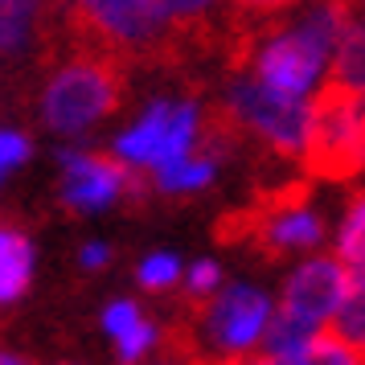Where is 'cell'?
Here are the masks:
<instances>
[{"instance_id": "9c48e42d", "label": "cell", "mask_w": 365, "mask_h": 365, "mask_svg": "<svg viewBox=\"0 0 365 365\" xmlns=\"http://www.w3.org/2000/svg\"><path fill=\"white\" fill-rule=\"evenodd\" d=\"M132 165L123 156L107 152H66L62 156V205L70 214L103 210L111 201H123Z\"/></svg>"}, {"instance_id": "7a4b0ae2", "label": "cell", "mask_w": 365, "mask_h": 365, "mask_svg": "<svg viewBox=\"0 0 365 365\" xmlns=\"http://www.w3.org/2000/svg\"><path fill=\"white\" fill-rule=\"evenodd\" d=\"M214 238L222 247L255 250L267 263L316 250L324 242V217L312 210V181H287L263 189L250 205H238L217 217Z\"/></svg>"}, {"instance_id": "d6986e66", "label": "cell", "mask_w": 365, "mask_h": 365, "mask_svg": "<svg viewBox=\"0 0 365 365\" xmlns=\"http://www.w3.org/2000/svg\"><path fill=\"white\" fill-rule=\"evenodd\" d=\"M152 341H156V329H152L148 320L140 316L132 329H123V332L115 336V349H119V357H123V361H135V357H140V353L152 345Z\"/></svg>"}, {"instance_id": "30bf717a", "label": "cell", "mask_w": 365, "mask_h": 365, "mask_svg": "<svg viewBox=\"0 0 365 365\" xmlns=\"http://www.w3.org/2000/svg\"><path fill=\"white\" fill-rule=\"evenodd\" d=\"M29 275H34V247L29 234L17 222L0 217V304L17 299L29 292Z\"/></svg>"}, {"instance_id": "ac0fdd59", "label": "cell", "mask_w": 365, "mask_h": 365, "mask_svg": "<svg viewBox=\"0 0 365 365\" xmlns=\"http://www.w3.org/2000/svg\"><path fill=\"white\" fill-rule=\"evenodd\" d=\"M217 283H222V271H217V263L201 259V263H193V267H189V275H185V299L214 296Z\"/></svg>"}, {"instance_id": "7402d4cb", "label": "cell", "mask_w": 365, "mask_h": 365, "mask_svg": "<svg viewBox=\"0 0 365 365\" xmlns=\"http://www.w3.org/2000/svg\"><path fill=\"white\" fill-rule=\"evenodd\" d=\"M210 365H283V361L267 357V353H234V357H214Z\"/></svg>"}, {"instance_id": "8fae6325", "label": "cell", "mask_w": 365, "mask_h": 365, "mask_svg": "<svg viewBox=\"0 0 365 365\" xmlns=\"http://www.w3.org/2000/svg\"><path fill=\"white\" fill-rule=\"evenodd\" d=\"M324 78L365 99V17H361V9H357V17L349 21V29L341 34V41H336Z\"/></svg>"}, {"instance_id": "e0dca14e", "label": "cell", "mask_w": 365, "mask_h": 365, "mask_svg": "<svg viewBox=\"0 0 365 365\" xmlns=\"http://www.w3.org/2000/svg\"><path fill=\"white\" fill-rule=\"evenodd\" d=\"M296 4H304V0H226V9H234L238 17L250 21H275L283 13H292Z\"/></svg>"}, {"instance_id": "cb8c5ba5", "label": "cell", "mask_w": 365, "mask_h": 365, "mask_svg": "<svg viewBox=\"0 0 365 365\" xmlns=\"http://www.w3.org/2000/svg\"><path fill=\"white\" fill-rule=\"evenodd\" d=\"M0 365H34L29 357H13V353H0Z\"/></svg>"}, {"instance_id": "ba28073f", "label": "cell", "mask_w": 365, "mask_h": 365, "mask_svg": "<svg viewBox=\"0 0 365 365\" xmlns=\"http://www.w3.org/2000/svg\"><path fill=\"white\" fill-rule=\"evenodd\" d=\"M349 283H353V271L336 255H312L287 275L275 312L292 316L308 329H329L349 296Z\"/></svg>"}, {"instance_id": "d4e9b609", "label": "cell", "mask_w": 365, "mask_h": 365, "mask_svg": "<svg viewBox=\"0 0 365 365\" xmlns=\"http://www.w3.org/2000/svg\"><path fill=\"white\" fill-rule=\"evenodd\" d=\"M361 17H365V0H361Z\"/></svg>"}, {"instance_id": "ffe728a7", "label": "cell", "mask_w": 365, "mask_h": 365, "mask_svg": "<svg viewBox=\"0 0 365 365\" xmlns=\"http://www.w3.org/2000/svg\"><path fill=\"white\" fill-rule=\"evenodd\" d=\"M25 156H29V140H25V135L0 132V173H4V168H13V165H21Z\"/></svg>"}, {"instance_id": "6da1fadb", "label": "cell", "mask_w": 365, "mask_h": 365, "mask_svg": "<svg viewBox=\"0 0 365 365\" xmlns=\"http://www.w3.org/2000/svg\"><path fill=\"white\" fill-rule=\"evenodd\" d=\"M132 62L99 41L58 29V50L41 86V119L58 135H83L111 119L128 99Z\"/></svg>"}, {"instance_id": "5b68a950", "label": "cell", "mask_w": 365, "mask_h": 365, "mask_svg": "<svg viewBox=\"0 0 365 365\" xmlns=\"http://www.w3.org/2000/svg\"><path fill=\"white\" fill-rule=\"evenodd\" d=\"M222 103L230 107V115L242 128V135L259 140L279 160H299L304 132H308V99L279 95V91L259 83L250 70H234Z\"/></svg>"}, {"instance_id": "4fadbf2b", "label": "cell", "mask_w": 365, "mask_h": 365, "mask_svg": "<svg viewBox=\"0 0 365 365\" xmlns=\"http://www.w3.org/2000/svg\"><path fill=\"white\" fill-rule=\"evenodd\" d=\"M349 271H361L365 267V189L353 193L345 205V214L336 222V250H332Z\"/></svg>"}, {"instance_id": "2e32d148", "label": "cell", "mask_w": 365, "mask_h": 365, "mask_svg": "<svg viewBox=\"0 0 365 365\" xmlns=\"http://www.w3.org/2000/svg\"><path fill=\"white\" fill-rule=\"evenodd\" d=\"M177 279H181V263L173 255H152L140 263V287H148V292H168Z\"/></svg>"}, {"instance_id": "5bb4252c", "label": "cell", "mask_w": 365, "mask_h": 365, "mask_svg": "<svg viewBox=\"0 0 365 365\" xmlns=\"http://www.w3.org/2000/svg\"><path fill=\"white\" fill-rule=\"evenodd\" d=\"M341 341H349L353 349H361L365 353V267L361 271H353V283H349V296L341 304V312L332 316L329 324Z\"/></svg>"}, {"instance_id": "603a6c76", "label": "cell", "mask_w": 365, "mask_h": 365, "mask_svg": "<svg viewBox=\"0 0 365 365\" xmlns=\"http://www.w3.org/2000/svg\"><path fill=\"white\" fill-rule=\"evenodd\" d=\"M83 263L86 267H103V263H107V247H99V242H95V247H86L83 250Z\"/></svg>"}, {"instance_id": "52a82bcc", "label": "cell", "mask_w": 365, "mask_h": 365, "mask_svg": "<svg viewBox=\"0 0 365 365\" xmlns=\"http://www.w3.org/2000/svg\"><path fill=\"white\" fill-rule=\"evenodd\" d=\"M197 119H201V103L156 99L148 107V115L140 119L132 132L119 135L115 156H123L128 165H140V168H156V165H168V160H181L197 144Z\"/></svg>"}, {"instance_id": "277c9868", "label": "cell", "mask_w": 365, "mask_h": 365, "mask_svg": "<svg viewBox=\"0 0 365 365\" xmlns=\"http://www.w3.org/2000/svg\"><path fill=\"white\" fill-rule=\"evenodd\" d=\"M271 320V299L255 287H222L214 296H201V299H185V312L181 324L189 332V341L197 349L201 365H210L217 357H234V353H250V349L263 341V329Z\"/></svg>"}, {"instance_id": "8992f818", "label": "cell", "mask_w": 365, "mask_h": 365, "mask_svg": "<svg viewBox=\"0 0 365 365\" xmlns=\"http://www.w3.org/2000/svg\"><path fill=\"white\" fill-rule=\"evenodd\" d=\"M332 53L316 41L299 21H267L259 46L250 53V74L263 86L292 95V99H308V91H316V83L324 78Z\"/></svg>"}, {"instance_id": "3957f363", "label": "cell", "mask_w": 365, "mask_h": 365, "mask_svg": "<svg viewBox=\"0 0 365 365\" xmlns=\"http://www.w3.org/2000/svg\"><path fill=\"white\" fill-rule=\"evenodd\" d=\"M299 165L308 181L345 185L365 173V99L320 78L308 99V132Z\"/></svg>"}, {"instance_id": "9a60e30c", "label": "cell", "mask_w": 365, "mask_h": 365, "mask_svg": "<svg viewBox=\"0 0 365 365\" xmlns=\"http://www.w3.org/2000/svg\"><path fill=\"white\" fill-rule=\"evenodd\" d=\"M287 365H365V353L353 349L349 341H341L332 329H320V332H312V341L304 345V353Z\"/></svg>"}, {"instance_id": "7c38bea8", "label": "cell", "mask_w": 365, "mask_h": 365, "mask_svg": "<svg viewBox=\"0 0 365 365\" xmlns=\"http://www.w3.org/2000/svg\"><path fill=\"white\" fill-rule=\"evenodd\" d=\"M148 173H152V189H156V193L181 197V193H197V189H205V185L214 181L217 160L201 156V152H189V156H181V160L156 165V168H148Z\"/></svg>"}, {"instance_id": "44dd1931", "label": "cell", "mask_w": 365, "mask_h": 365, "mask_svg": "<svg viewBox=\"0 0 365 365\" xmlns=\"http://www.w3.org/2000/svg\"><path fill=\"white\" fill-rule=\"evenodd\" d=\"M103 320H107V332H111V336H119L123 329H132L135 320H140V308H135L132 299H119V304H111V308H107V316H103Z\"/></svg>"}]
</instances>
